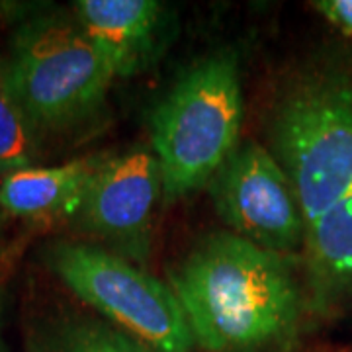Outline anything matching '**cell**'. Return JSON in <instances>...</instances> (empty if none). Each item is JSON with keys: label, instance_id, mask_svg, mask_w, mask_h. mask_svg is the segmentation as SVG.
Here are the masks:
<instances>
[{"label": "cell", "instance_id": "obj_7", "mask_svg": "<svg viewBox=\"0 0 352 352\" xmlns=\"http://www.w3.org/2000/svg\"><path fill=\"white\" fill-rule=\"evenodd\" d=\"M161 198L163 176L153 151L104 155L71 221L100 241L102 249L143 264L151 251L155 208Z\"/></svg>", "mask_w": 352, "mask_h": 352}, {"label": "cell", "instance_id": "obj_8", "mask_svg": "<svg viewBox=\"0 0 352 352\" xmlns=\"http://www.w3.org/2000/svg\"><path fill=\"white\" fill-rule=\"evenodd\" d=\"M303 286L309 315H352V186L305 231Z\"/></svg>", "mask_w": 352, "mask_h": 352}, {"label": "cell", "instance_id": "obj_2", "mask_svg": "<svg viewBox=\"0 0 352 352\" xmlns=\"http://www.w3.org/2000/svg\"><path fill=\"white\" fill-rule=\"evenodd\" d=\"M270 138L307 231L352 186L351 71L321 65L300 73L278 100Z\"/></svg>", "mask_w": 352, "mask_h": 352}, {"label": "cell", "instance_id": "obj_13", "mask_svg": "<svg viewBox=\"0 0 352 352\" xmlns=\"http://www.w3.org/2000/svg\"><path fill=\"white\" fill-rule=\"evenodd\" d=\"M314 8L329 24L352 38V0H317L314 2Z\"/></svg>", "mask_w": 352, "mask_h": 352}, {"label": "cell", "instance_id": "obj_6", "mask_svg": "<svg viewBox=\"0 0 352 352\" xmlns=\"http://www.w3.org/2000/svg\"><path fill=\"white\" fill-rule=\"evenodd\" d=\"M210 196L229 233L289 256L305 245V219L288 175L266 147L247 141L210 180Z\"/></svg>", "mask_w": 352, "mask_h": 352}, {"label": "cell", "instance_id": "obj_14", "mask_svg": "<svg viewBox=\"0 0 352 352\" xmlns=\"http://www.w3.org/2000/svg\"><path fill=\"white\" fill-rule=\"evenodd\" d=\"M0 352H6V349H4V344H2V337H0Z\"/></svg>", "mask_w": 352, "mask_h": 352}, {"label": "cell", "instance_id": "obj_12", "mask_svg": "<svg viewBox=\"0 0 352 352\" xmlns=\"http://www.w3.org/2000/svg\"><path fill=\"white\" fill-rule=\"evenodd\" d=\"M57 340L61 352H151L124 331L92 319L67 321Z\"/></svg>", "mask_w": 352, "mask_h": 352}, {"label": "cell", "instance_id": "obj_5", "mask_svg": "<svg viewBox=\"0 0 352 352\" xmlns=\"http://www.w3.org/2000/svg\"><path fill=\"white\" fill-rule=\"evenodd\" d=\"M51 272L78 300L151 352H194V337L170 286L100 245L59 241L45 252Z\"/></svg>", "mask_w": 352, "mask_h": 352}, {"label": "cell", "instance_id": "obj_10", "mask_svg": "<svg viewBox=\"0 0 352 352\" xmlns=\"http://www.w3.org/2000/svg\"><path fill=\"white\" fill-rule=\"evenodd\" d=\"M104 155L34 166L2 178L0 210L24 219H71Z\"/></svg>", "mask_w": 352, "mask_h": 352}, {"label": "cell", "instance_id": "obj_4", "mask_svg": "<svg viewBox=\"0 0 352 352\" xmlns=\"http://www.w3.org/2000/svg\"><path fill=\"white\" fill-rule=\"evenodd\" d=\"M0 76L38 135L90 122L113 78L76 18L63 12L41 14L16 30Z\"/></svg>", "mask_w": 352, "mask_h": 352}, {"label": "cell", "instance_id": "obj_1", "mask_svg": "<svg viewBox=\"0 0 352 352\" xmlns=\"http://www.w3.org/2000/svg\"><path fill=\"white\" fill-rule=\"evenodd\" d=\"M288 258L229 231L204 237L170 274L196 346L206 352L289 349L309 303Z\"/></svg>", "mask_w": 352, "mask_h": 352}, {"label": "cell", "instance_id": "obj_9", "mask_svg": "<svg viewBox=\"0 0 352 352\" xmlns=\"http://www.w3.org/2000/svg\"><path fill=\"white\" fill-rule=\"evenodd\" d=\"M75 18L112 76H131L151 59L163 24L155 0H78Z\"/></svg>", "mask_w": 352, "mask_h": 352}, {"label": "cell", "instance_id": "obj_3", "mask_svg": "<svg viewBox=\"0 0 352 352\" xmlns=\"http://www.w3.org/2000/svg\"><path fill=\"white\" fill-rule=\"evenodd\" d=\"M243 124L239 57L217 51L190 67L151 113L153 155L163 198L175 201L210 184L237 149Z\"/></svg>", "mask_w": 352, "mask_h": 352}, {"label": "cell", "instance_id": "obj_11", "mask_svg": "<svg viewBox=\"0 0 352 352\" xmlns=\"http://www.w3.org/2000/svg\"><path fill=\"white\" fill-rule=\"evenodd\" d=\"M36 159L38 131L0 76V176L34 168Z\"/></svg>", "mask_w": 352, "mask_h": 352}]
</instances>
